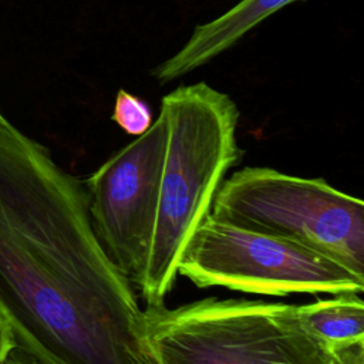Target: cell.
<instances>
[{"instance_id": "obj_3", "label": "cell", "mask_w": 364, "mask_h": 364, "mask_svg": "<svg viewBox=\"0 0 364 364\" xmlns=\"http://www.w3.org/2000/svg\"><path fill=\"white\" fill-rule=\"evenodd\" d=\"M144 314L154 364H364V343L328 348L294 304L206 297Z\"/></svg>"}, {"instance_id": "obj_4", "label": "cell", "mask_w": 364, "mask_h": 364, "mask_svg": "<svg viewBox=\"0 0 364 364\" xmlns=\"http://www.w3.org/2000/svg\"><path fill=\"white\" fill-rule=\"evenodd\" d=\"M210 213L314 249L364 276V203L323 178L246 166L220 183Z\"/></svg>"}, {"instance_id": "obj_6", "label": "cell", "mask_w": 364, "mask_h": 364, "mask_svg": "<svg viewBox=\"0 0 364 364\" xmlns=\"http://www.w3.org/2000/svg\"><path fill=\"white\" fill-rule=\"evenodd\" d=\"M166 145L165 115L112 154L85 181L95 233L115 266L136 286L156 218Z\"/></svg>"}, {"instance_id": "obj_8", "label": "cell", "mask_w": 364, "mask_h": 364, "mask_svg": "<svg viewBox=\"0 0 364 364\" xmlns=\"http://www.w3.org/2000/svg\"><path fill=\"white\" fill-rule=\"evenodd\" d=\"M297 306L304 328L328 348L364 343V303L361 294L338 293Z\"/></svg>"}, {"instance_id": "obj_2", "label": "cell", "mask_w": 364, "mask_h": 364, "mask_svg": "<svg viewBox=\"0 0 364 364\" xmlns=\"http://www.w3.org/2000/svg\"><path fill=\"white\" fill-rule=\"evenodd\" d=\"M166 145L156 218L142 274L136 283L146 306L172 291L181 255L210 213L226 172L240 161L235 101L205 82L181 85L162 98Z\"/></svg>"}, {"instance_id": "obj_10", "label": "cell", "mask_w": 364, "mask_h": 364, "mask_svg": "<svg viewBox=\"0 0 364 364\" xmlns=\"http://www.w3.org/2000/svg\"><path fill=\"white\" fill-rule=\"evenodd\" d=\"M17 347L11 330L0 316V363Z\"/></svg>"}, {"instance_id": "obj_1", "label": "cell", "mask_w": 364, "mask_h": 364, "mask_svg": "<svg viewBox=\"0 0 364 364\" xmlns=\"http://www.w3.org/2000/svg\"><path fill=\"white\" fill-rule=\"evenodd\" d=\"M0 316L40 364H154L134 284L88 193L0 112Z\"/></svg>"}, {"instance_id": "obj_7", "label": "cell", "mask_w": 364, "mask_h": 364, "mask_svg": "<svg viewBox=\"0 0 364 364\" xmlns=\"http://www.w3.org/2000/svg\"><path fill=\"white\" fill-rule=\"evenodd\" d=\"M304 0H240L212 21L193 28L182 48L152 70L165 84L182 77L235 46L245 34L284 6Z\"/></svg>"}, {"instance_id": "obj_11", "label": "cell", "mask_w": 364, "mask_h": 364, "mask_svg": "<svg viewBox=\"0 0 364 364\" xmlns=\"http://www.w3.org/2000/svg\"><path fill=\"white\" fill-rule=\"evenodd\" d=\"M0 364H40L34 357L16 347Z\"/></svg>"}, {"instance_id": "obj_9", "label": "cell", "mask_w": 364, "mask_h": 364, "mask_svg": "<svg viewBox=\"0 0 364 364\" xmlns=\"http://www.w3.org/2000/svg\"><path fill=\"white\" fill-rule=\"evenodd\" d=\"M112 121H115L127 134L141 135L152 124V112L149 107L138 97L119 90L115 98Z\"/></svg>"}, {"instance_id": "obj_5", "label": "cell", "mask_w": 364, "mask_h": 364, "mask_svg": "<svg viewBox=\"0 0 364 364\" xmlns=\"http://www.w3.org/2000/svg\"><path fill=\"white\" fill-rule=\"evenodd\" d=\"M178 274L198 287L264 296L364 290V276L296 242L255 232L209 213L189 237Z\"/></svg>"}]
</instances>
